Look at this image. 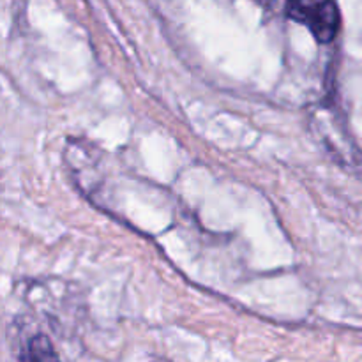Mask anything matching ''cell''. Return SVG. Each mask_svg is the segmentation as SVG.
I'll return each instance as SVG.
<instances>
[{
    "label": "cell",
    "mask_w": 362,
    "mask_h": 362,
    "mask_svg": "<svg viewBox=\"0 0 362 362\" xmlns=\"http://www.w3.org/2000/svg\"><path fill=\"white\" fill-rule=\"evenodd\" d=\"M286 13L293 21L306 25L318 42L334 41L341 28L336 0H286Z\"/></svg>",
    "instance_id": "6da1fadb"
},
{
    "label": "cell",
    "mask_w": 362,
    "mask_h": 362,
    "mask_svg": "<svg viewBox=\"0 0 362 362\" xmlns=\"http://www.w3.org/2000/svg\"><path fill=\"white\" fill-rule=\"evenodd\" d=\"M23 362H60L52 341L45 334H35L25 346Z\"/></svg>",
    "instance_id": "7a4b0ae2"
}]
</instances>
